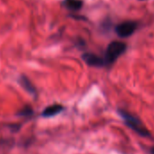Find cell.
<instances>
[{
	"mask_svg": "<svg viewBox=\"0 0 154 154\" xmlns=\"http://www.w3.org/2000/svg\"><path fill=\"white\" fill-rule=\"evenodd\" d=\"M120 116L123 119L124 122L128 127H130L131 130H133L136 133L140 134L142 137H149L150 133L147 130V128L143 125V123L140 122L139 118L134 116L133 114L126 112L125 110H119L118 111Z\"/></svg>",
	"mask_w": 154,
	"mask_h": 154,
	"instance_id": "cell-1",
	"label": "cell"
},
{
	"mask_svg": "<svg viewBox=\"0 0 154 154\" xmlns=\"http://www.w3.org/2000/svg\"><path fill=\"white\" fill-rule=\"evenodd\" d=\"M127 49V45L123 42L120 41H113L109 44L107 46L104 61L106 65H112L122 54L125 53Z\"/></svg>",
	"mask_w": 154,
	"mask_h": 154,
	"instance_id": "cell-2",
	"label": "cell"
},
{
	"mask_svg": "<svg viewBox=\"0 0 154 154\" xmlns=\"http://www.w3.org/2000/svg\"><path fill=\"white\" fill-rule=\"evenodd\" d=\"M138 24L135 21H125L119 24L115 27V33L122 38L131 36L137 29Z\"/></svg>",
	"mask_w": 154,
	"mask_h": 154,
	"instance_id": "cell-3",
	"label": "cell"
},
{
	"mask_svg": "<svg viewBox=\"0 0 154 154\" xmlns=\"http://www.w3.org/2000/svg\"><path fill=\"white\" fill-rule=\"evenodd\" d=\"M83 60L86 63V64L94 67H103L105 66V61L104 58L100 57L92 53H85L82 55Z\"/></svg>",
	"mask_w": 154,
	"mask_h": 154,
	"instance_id": "cell-4",
	"label": "cell"
},
{
	"mask_svg": "<svg viewBox=\"0 0 154 154\" xmlns=\"http://www.w3.org/2000/svg\"><path fill=\"white\" fill-rule=\"evenodd\" d=\"M63 110V107L61 104H53V105H50V106L46 107L43 111L42 116L43 117H45V118H50V117H53V116L57 115Z\"/></svg>",
	"mask_w": 154,
	"mask_h": 154,
	"instance_id": "cell-5",
	"label": "cell"
},
{
	"mask_svg": "<svg viewBox=\"0 0 154 154\" xmlns=\"http://www.w3.org/2000/svg\"><path fill=\"white\" fill-rule=\"evenodd\" d=\"M19 83L21 85V86L26 91L28 92L30 94L32 95H36V89L34 86V85L31 83V81L27 78L25 75H21V77L19 78Z\"/></svg>",
	"mask_w": 154,
	"mask_h": 154,
	"instance_id": "cell-6",
	"label": "cell"
},
{
	"mask_svg": "<svg viewBox=\"0 0 154 154\" xmlns=\"http://www.w3.org/2000/svg\"><path fill=\"white\" fill-rule=\"evenodd\" d=\"M63 5L65 8L72 11H78L82 8L84 2L83 0H64Z\"/></svg>",
	"mask_w": 154,
	"mask_h": 154,
	"instance_id": "cell-7",
	"label": "cell"
},
{
	"mask_svg": "<svg viewBox=\"0 0 154 154\" xmlns=\"http://www.w3.org/2000/svg\"><path fill=\"white\" fill-rule=\"evenodd\" d=\"M33 113H34V111H33V109H32L30 106H25L23 109H21V110L17 112V115L27 117V116H31Z\"/></svg>",
	"mask_w": 154,
	"mask_h": 154,
	"instance_id": "cell-8",
	"label": "cell"
},
{
	"mask_svg": "<svg viewBox=\"0 0 154 154\" xmlns=\"http://www.w3.org/2000/svg\"><path fill=\"white\" fill-rule=\"evenodd\" d=\"M151 154H154V147L151 149Z\"/></svg>",
	"mask_w": 154,
	"mask_h": 154,
	"instance_id": "cell-9",
	"label": "cell"
}]
</instances>
